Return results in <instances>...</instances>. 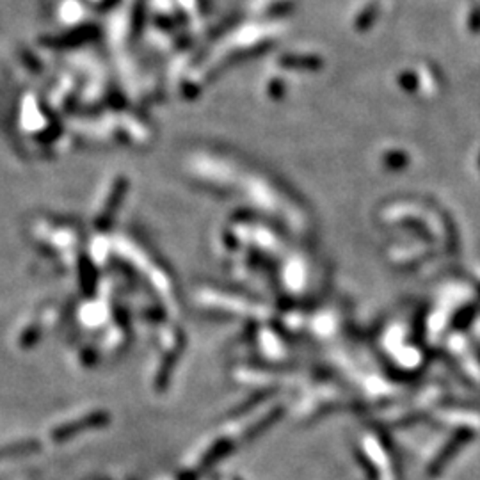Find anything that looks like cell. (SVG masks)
I'll return each instance as SVG.
<instances>
[{
  "instance_id": "1",
  "label": "cell",
  "mask_w": 480,
  "mask_h": 480,
  "mask_svg": "<svg viewBox=\"0 0 480 480\" xmlns=\"http://www.w3.org/2000/svg\"><path fill=\"white\" fill-rule=\"evenodd\" d=\"M108 423H111V415L107 411L89 413V415L82 416V418L73 420V422H68L66 425L57 427L52 432V440L55 443H65V441L72 440V437L79 436V434L86 432V430L101 429V427H107Z\"/></svg>"
},
{
  "instance_id": "2",
  "label": "cell",
  "mask_w": 480,
  "mask_h": 480,
  "mask_svg": "<svg viewBox=\"0 0 480 480\" xmlns=\"http://www.w3.org/2000/svg\"><path fill=\"white\" fill-rule=\"evenodd\" d=\"M41 445L38 441H20V443H9L0 447V459L6 457H22L40 452Z\"/></svg>"
}]
</instances>
